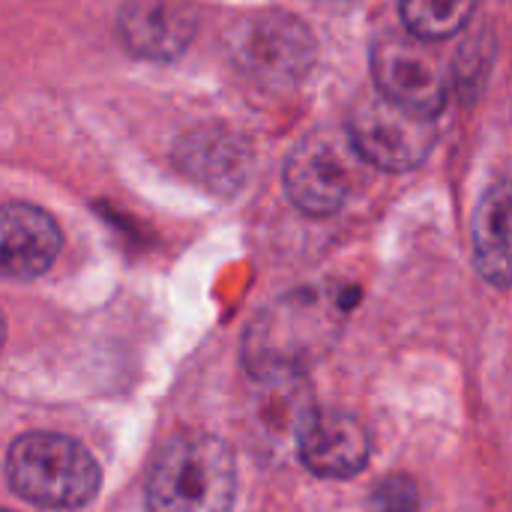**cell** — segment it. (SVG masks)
I'll list each match as a JSON object with an SVG mask.
<instances>
[{"label":"cell","mask_w":512,"mask_h":512,"mask_svg":"<svg viewBox=\"0 0 512 512\" xmlns=\"http://www.w3.org/2000/svg\"><path fill=\"white\" fill-rule=\"evenodd\" d=\"M351 303L345 288H303L270 303L246 330V369L267 384L303 375L336 345Z\"/></svg>","instance_id":"obj_1"},{"label":"cell","mask_w":512,"mask_h":512,"mask_svg":"<svg viewBox=\"0 0 512 512\" xmlns=\"http://www.w3.org/2000/svg\"><path fill=\"white\" fill-rule=\"evenodd\" d=\"M234 495V450L207 432L171 438L147 477V512H231Z\"/></svg>","instance_id":"obj_2"},{"label":"cell","mask_w":512,"mask_h":512,"mask_svg":"<svg viewBox=\"0 0 512 512\" xmlns=\"http://www.w3.org/2000/svg\"><path fill=\"white\" fill-rule=\"evenodd\" d=\"M9 489L48 510H78L99 492L102 474L87 447L66 435H21L6 453Z\"/></svg>","instance_id":"obj_3"},{"label":"cell","mask_w":512,"mask_h":512,"mask_svg":"<svg viewBox=\"0 0 512 512\" xmlns=\"http://www.w3.org/2000/svg\"><path fill=\"white\" fill-rule=\"evenodd\" d=\"M234 66L261 87H294L315 63L309 27L282 9L243 15L225 36Z\"/></svg>","instance_id":"obj_4"},{"label":"cell","mask_w":512,"mask_h":512,"mask_svg":"<svg viewBox=\"0 0 512 512\" xmlns=\"http://www.w3.org/2000/svg\"><path fill=\"white\" fill-rule=\"evenodd\" d=\"M360 156L348 138L330 132H312L288 153L285 192L306 216L339 213L357 189Z\"/></svg>","instance_id":"obj_5"},{"label":"cell","mask_w":512,"mask_h":512,"mask_svg":"<svg viewBox=\"0 0 512 512\" xmlns=\"http://www.w3.org/2000/svg\"><path fill=\"white\" fill-rule=\"evenodd\" d=\"M435 120L411 114L381 93L363 96L348 117V144L360 156L384 171H411L435 147Z\"/></svg>","instance_id":"obj_6"},{"label":"cell","mask_w":512,"mask_h":512,"mask_svg":"<svg viewBox=\"0 0 512 512\" xmlns=\"http://www.w3.org/2000/svg\"><path fill=\"white\" fill-rule=\"evenodd\" d=\"M372 75L378 93L420 117L435 120L447 108V75L441 60L414 36H384L372 48Z\"/></svg>","instance_id":"obj_7"},{"label":"cell","mask_w":512,"mask_h":512,"mask_svg":"<svg viewBox=\"0 0 512 512\" xmlns=\"http://www.w3.org/2000/svg\"><path fill=\"white\" fill-rule=\"evenodd\" d=\"M300 462L324 480H351L372 459L369 429L345 411H315L297 432Z\"/></svg>","instance_id":"obj_8"},{"label":"cell","mask_w":512,"mask_h":512,"mask_svg":"<svg viewBox=\"0 0 512 512\" xmlns=\"http://www.w3.org/2000/svg\"><path fill=\"white\" fill-rule=\"evenodd\" d=\"M126 51L141 60H177L198 30L189 0H126L117 18Z\"/></svg>","instance_id":"obj_9"},{"label":"cell","mask_w":512,"mask_h":512,"mask_svg":"<svg viewBox=\"0 0 512 512\" xmlns=\"http://www.w3.org/2000/svg\"><path fill=\"white\" fill-rule=\"evenodd\" d=\"M63 246L57 222L21 201L0 204V279L42 276Z\"/></svg>","instance_id":"obj_10"},{"label":"cell","mask_w":512,"mask_h":512,"mask_svg":"<svg viewBox=\"0 0 512 512\" xmlns=\"http://www.w3.org/2000/svg\"><path fill=\"white\" fill-rule=\"evenodd\" d=\"M477 267L495 288L510 285V183L498 180L474 213Z\"/></svg>","instance_id":"obj_11"},{"label":"cell","mask_w":512,"mask_h":512,"mask_svg":"<svg viewBox=\"0 0 512 512\" xmlns=\"http://www.w3.org/2000/svg\"><path fill=\"white\" fill-rule=\"evenodd\" d=\"M180 168L213 189H234L246 174V147L222 129H201L180 144Z\"/></svg>","instance_id":"obj_12"},{"label":"cell","mask_w":512,"mask_h":512,"mask_svg":"<svg viewBox=\"0 0 512 512\" xmlns=\"http://www.w3.org/2000/svg\"><path fill=\"white\" fill-rule=\"evenodd\" d=\"M477 0H399L402 21L408 33L420 42H441L453 33H459Z\"/></svg>","instance_id":"obj_13"},{"label":"cell","mask_w":512,"mask_h":512,"mask_svg":"<svg viewBox=\"0 0 512 512\" xmlns=\"http://www.w3.org/2000/svg\"><path fill=\"white\" fill-rule=\"evenodd\" d=\"M417 507L420 495L408 477H387L369 501V512H417Z\"/></svg>","instance_id":"obj_14"},{"label":"cell","mask_w":512,"mask_h":512,"mask_svg":"<svg viewBox=\"0 0 512 512\" xmlns=\"http://www.w3.org/2000/svg\"><path fill=\"white\" fill-rule=\"evenodd\" d=\"M3 336H6V324H3V315H0V348H3Z\"/></svg>","instance_id":"obj_15"},{"label":"cell","mask_w":512,"mask_h":512,"mask_svg":"<svg viewBox=\"0 0 512 512\" xmlns=\"http://www.w3.org/2000/svg\"><path fill=\"white\" fill-rule=\"evenodd\" d=\"M0 512H12V510H3V507H0Z\"/></svg>","instance_id":"obj_16"}]
</instances>
